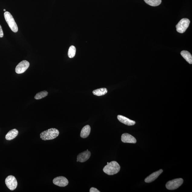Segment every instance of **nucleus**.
<instances>
[{
  "mask_svg": "<svg viewBox=\"0 0 192 192\" xmlns=\"http://www.w3.org/2000/svg\"><path fill=\"white\" fill-rule=\"evenodd\" d=\"M120 166L116 161H112L105 166L103 171L106 174L112 175L116 174L120 171Z\"/></svg>",
  "mask_w": 192,
  "mask_h": 192,
  "instance_id": "nucleus-1",
  "label": "nucleus"
},
{
  "mask_svg": "<svg viewBox=\"0 0 192 192\" xmlns=\"http://www.w3.org/2000/svg\"><path fill=\"white\" fill-rule=\"evenodd\" d=\"M59 133L57 129L51 128L41 132L40 135V138L44 141L52 140L57 137Z\"/></svg>",
  "mask_w": 192,
  "mask_h": 192,
  "instance_id": "nucleus-2",
  "label": "nucleus"
},
{
  "mask_svg": "<svg viewBox=\"0 0 192 192\" xmlns=\"http://www.w3.org/2000/svg\"><path fill=\"white\" fill-rule=\"evenodd\" d=\"M5 19L9 27L14 33H17L18 31V27L14 18L8 11H5L4 13Z\"/></svg>",
  "mask_w": 192,
  "mask_h": 192,
  "instance_id": "nucleus-3",
  "label": "nucleus"
},
{
  "mask_svg": "<svg viewBox=\"0 0 192 192\" xmlns=\"http://www.w3.org/2000/svg\"><path fill=\"white\" fill-rule=\"evenodd\" d=\"M190 23V20L187 18L181 19L176 26L177 31L180 33H184L189 27Z\"/></svg>",
  "mask_w": 192,
  "mask_h": 192,
  "instance_id": "nucleus-4",
  "label": "nucleus"
},
{
  "mask_svg": "<svg viewBox=\"0 0 192 192\" xmlns=\"http://www.w3.org/2000/svg\"><path fill=\"white\" fill-rule=\"evenodd\" d=\"M183 182V179L182 178L174 179L168 182L166 184V187L169 190L176 189L182 185Z\"/></svg>",
  "mask_w": 192,
  "mask_h": 192,
  "instance_id": "nucleus-5",
  "label": "nucleus"
},
{
  "mask_svg": "<svg viewBox=\"0 0 192 192\" xmlns=\"http://www.w3.org/2000/svg\"><path fill=\"white\" fill-rule=\"evenodd\" d=\"M5 183L7 187L11 191L15 190L18 185L17 179L13 175L7 177L5 179Z\"/></svg>",
  "mask_w": 192,
  "mask_h": 192,
  "instance_id": "nucleus-6",
  "label": "nucleus"
},
{
  "mask_svg": "<svg viewBox=\"0 0 192 192\" xmlns=\"http://www.w3.org/2000/svg\"><path fill=\"white\" fill-rule=\"evenodd\" d=\"M30 65L29 62L26 60L19 63L15 68V72L17 74H21L26 71Z\"/></svg>",
  "mask_w": 192,
  "mask_h": 192,
  "instance_id": "nucleus-7",
  "label": "nucleus"
},
{
  "mask_svg": "<svg viewBox=\"0 0 192 192\" xmlns=\"http://www.w3.org/2000/svg\"><path fill=\"white\" fill-rule=\"evenodd\" d=\"M53 183L60 187H65L68 184V181L66 177H58L53 180Z\"/></svg>",
  "mask_w": 192,
  "mask_h": 192,
  "instance_id": "nucleus-8",
  "label": "nucleus"
},
{
  "mask_svg": "<svg viewBox=\"0 0 192 192\" xmlns=\"http://www.w3.org/2000/svg\"><path fill=\"white\" fill-rule=\"evenodd\" d=\"M121 141L125 143H136V139L132 135L127 133L123 134L121 136Z\"/></svg>",
  "mask_w": 192,
  "mask_h": 192,
  "instance_id": "nucleus-9",
  "label": "nucleus"
},
{
  "mask_svg": "<svg viewBox=\"0 0 192 192\" xmlns=\"http://www.w3.org/2000/svg\"><path fill=\"white\" fill-rule=\"evenodd\" d=\"M90 155L91 153L87 149L86 151L80 153L77 157V160L80 162H84L90 158Z\"/></svg>",
  "mask_w": 192,
  "mask_h": 192,
  "instance_id": "nucleus-10",
  "label": "nucleus"
},
{
  "mask_svg": "<svg viewBox=\"0 0 192 192\" xmlns=\"http://www.w3.org/2000/svg\"><path fill=\"white\" fill-rule=\"evenodd\" d=\"M163 170L162 169L159 170V171L155 172L151 174L149 176L147 177L145 179V181L146 183H150L155 180L162 173Z\"/></svg>",
  "mask_w": 192,
  "mask_h": 192,
  "instance_id": "nucleus-11",
  "label": "nucleus"
},
{
  "mask_svg": "<svg viewBox=\"0 0 192 192\" xmlns=\"http://www.w3.org/2000/svg\"><path fill=\"white\" fill-rule=\"evenodd\" d=\"M118 120L121 123L128 126H132L136 124L135 121L130 120L122 115H118L117 116Z\"/></svg>",
  "mask_w": 192,
  "mask_h": 192,
  "instance_id": "nucleus-12",
  "label": "nucleus"
},
{
  "mask_svg": "<svg viewBox=\"0 0 192 192\" xmlns=\"http://www.w3.org/2000/svg\"><path fill=\"white\" fill-rule=\"evenodd\" d=\"M91 128L89 125H87L82 129L80 136L82 138H86L88 137L90 133Z\"/></svg>",
  "mask_w": 192,
  "mask_h": 192,
  "instance_id": "nucleus-13",
  "label": "nucleus"
},
{
  "mask_svg": "<svg viewBox=\"0 0 192 192\" xmlns=\"http://www.w3.org/2000/svg\"><path fill=\"white\" fill-rule=\"evenodd\" d=\"M19 132L16 129L10 130L5 136V138L7 140H11L15 138L18 136Z\"/></svg>",
  "mask_w": 192,
  "mask_h": 192,
  "instance_id": "nucleus-14",
  "label": "nucleus"
},
{
  "mask_svg": "<svg viewBox=\"0 0 192 192\" xmlns=\"http://www.w3.org/2000/svg\"><path fill=\"white\" fill-rule=\"evenodd\" d=\"M182 56L190 64L192 63V56L191 54L187 50H183L181 52Z\"/></svg>",
  "mask_w": 192,
  "mask_h": 192,
  "instance_id": "nucleus-15",
  "label": "nucleus"
},
{
  "mask_svg": "<svg viewBox=\"0 0 192 192\" xmlns=\"http://www.w3.org/2000/svg\"><path fill=\"white\" fill-rule=\"evenodd\" d=\"M108 93V90L106 88H101L93 91V93L95 96H104Z\"/></svg>",
  "mask_w": 192,
  "mask_h": 192,
  "instance_id": "nucleus-16",
  "label": "nucleus"
},
{
  "mask_svg": "<svg viewBox=\"0 0 192 192\" xmlns=\"http://www.w3.org/2000/svg\"><path fill=\"white\" fill-rule=\"evenodd\" d=\"M145 3L153 7L159 5L161 3V0H144Z\"/></svg>",
  "mask_w": 192,
  "mask_h": 192,
  "instance_id": "nucleus-17",
  "label": "nucleus"
},
{
  "mask_svg": "<svg viewBox=\"0 0 192 192\" xmlns=\"http://www.w3.org/2000/svg\"><path fill=\"white\" fill-rule=\"evenodd\" d=\"M48 94V93L47 91H43L37 93L35 96V98L36 100L40 99L47 96Z\"/></svg>",
  "mask_w": 192,
  "mask_h": 192,
  "instance_id": "nucleus-18",
  "label": "nucleus"
},
{
  "mask_svg": "<svg viewBox=\"0 0 192 192\" xmlns=\"http://www.w3.org/2000/svg\"><path fill=\"white\" fill-rule=\"evenodd\" d=\"M76 48L73 46H70L68 51V56L70 58H72L75 56Z\"/></svg>",
  "mask_w": 192,
  "mask_h": 192,
  "instance_id": "nucleus-19",
  "label": "nucleus"
},
{
  "mask_svg": "<svg viewBox=\"0 0 192 192\" xmlns=\"http://www.w3.org/2000/svg\"><path fill=\"white\" fill-rule=\"evenodd\" d=\"M90 192H100L95 187L91 188L90 189Z\"/></svg>",
  "mask_w": 192,
  "mask_h": 192,
  "instance_id": "nucleus-20",
  "label": "nucleus"
},
{
  "mask_svg": "<svg viewBox=\"0 0 192 192\" xmlns=\"http://www.w3.org/2000/svg\"><path fill=\"white\" fill-rule=\"evenodd\" d=\"M4 36L3 32L2 27L0 25V37H2Z\"/></svg>",
  "mask_w": 192,
  "mask_h": 192,
  "instance_id": "nucleus-21",
  "label": "nucleus"
},
{
  "mask_svg": "<svg viewBox=\"0 0 192 192\" xmlns=\"http://www.w3.org/2000/svg\"><path fill=\"white\" fill-rule=\"evenodd\" d=\"M4 11H5V9H4Z\"/></svg>",
  "mask_w": 192,
  "mask_h": 192,
  "instance_id": "nucleus-22",
  "label": "nucleus"
},
{
  "mask_svg": "<svg viewBox=\"0 0 192 192\" xmlns=\"http://www.w3.org/2000/svg\"><path fill=\"white\" fill-rule=\"evenodd\" d=\"M77 161V162H78V160H77V161Z\"/></svg>",
  "mask_w": 192,
  "mask_h": 192,
  "instance_id": "nucleus-23",
  "label": "nucleus"
},
{
  "mask_svg": "<svg viewBox=\"0 0 192 192\" xmlns=\"http://www.w3.org/2000/svg\"><path fill=\"white\" fill-rule=\"evenodd\" d=\"M109 162L107 163V164H109Z\"/></svg>",
  "mask_w": 192,
  "mask_h": 192,
  "instance_id": "nucleus-24",
  "label": "nucleus"
}]
</instances>
